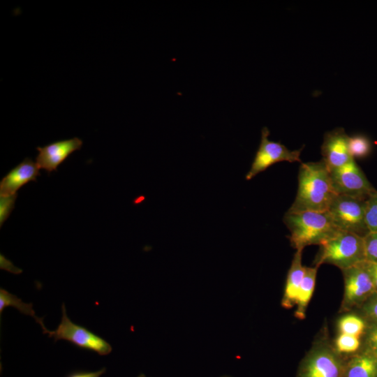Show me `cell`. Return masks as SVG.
Segmentation results:
<instances>
[{
  "mask_svg": "<svg viewBox=\"0 0 377 377\" xmlns=\"http://www.w3.org/2000/svg\"><path fill=\"white\" fill-rule=\"evenodd\" d=\"M363 339L364 337L338 333L332 343L336 351L346 359L362 349Z\"/></svg>",
  "mask_w": 377,
  "mask_h": 377,
  "instance_id": "e0dca14e",
  "label": "cell"
},
{
  "mask_svg": "<svg viewBox=\"0 0 377 377\" xmlns=\"http://www.w3.org/2000/svg\"><path fill=\"white\" fill-rule=\"evenodd\" d=\"M283 223L290 232V244L296 251H303L309 245L320 246L340 230L327 212H286Z\"/></svg>",
  "mask_w": 377,
  "mask_h": 377,
  "instance_id": "7a4b0ae2",
  "label": "cell"
},
{
  "mask_svg": "<svg viewBox=\"0 0 377 377\" xmlns=\"http://www.w3.org/2000/svg\"><path fill=\"white\" fill-rule=\"evenodd\" d=\"M363 266L369 275L377 293V263L364 261Z\"/></svg>",
  "mask_w": 377,
  "mask_h": 377,
  "instance_id": "d4e9b609",
  "label": "cell"
},
{
  "mask_svg": "<svg viewBox=\"0 0 377 377\" xmlns=\"http://www.w3.org/2000/svg\"><path fill=\"white\" fill-rule=\"evenodd\" d=\"M366 261L377 263V233L369 232L364 237Z\"/></svg>",
  "mask_w": 377,
  "mask_h": 377,
  "instance_id": "7402d4cb",
  "label": "cell"
},
{
  "mask_svg": "<svg viewBox=\"0 0 377 377\" xmlns=\"http://www.w3.org/2000/svg\"><path fill=\"white\" fill-rule=\"evenodd\" d=\"M348 140L349 136L343 128H337L325 133L321 154L329 170L353 159L349 152Z\"/></svg>",
  "mask_w": 377,
  "mask_h": 377,
  "instance_id": "30bf717a",
  "label": "cell"
},
{
  "mask_svg": "<svg viewBox=\"0 0 377 377\" xmlns=\"http://www.w3.org/2000/svg\"><path fill=\"white\" fill-rule=\"evenodd\" d=\"M337 194L367 199L376 191L355 159L329 170Z\"/></svg>",
  "mask_w": 377,
  "mask_h": 377,
  "instance_id": "9c48e42d",
  "label": "cell"
},
{
  "mask_svg": "<svg viewBox=\"0 0 377 377\" xmlns=\"http://www.w3.org/2000/svg\"><path fill=\"white\" fill-rule=\"evenodd\" d=\"M363 263L341 270L343 277L344 290L339 313H346L359 309L376 294Z\"/></svg>",
  "mask_w": 377,
  "mask_h": 377,
  "instance_id": "52a82bcc",
  "label": "cell"
},
{
  "mask_svg": "<svg viewBox=\"0 0 377 377\" xmlns=\"http://www.w3.org/2000/svg\"><path fill=\"white\" fill-rule=\"evenodd\" d=\"M346 359L339 354L323 327L301 360L295 377H341Z\"/></svg>",
  "mask_w": 377,
  "mask_h": 377,
  "instance_id": "3957f363",
  "label": "cell"
},
{
  "mask_svg": "<svg viewBox=\"0 0 377 377\" xmlns=\"http://www.w3.org/2000/svg\"><path fill=\"white\" fill-rule=\"evenodd\" d=\"M336 193L329 170L321 159L302 163L298 172V188L286 212H327Z\"/></svg>",
  "mask_w": 377,
  "mask_h": 377,
  "instance_id": "6da1fadb",
  "label": "cell"
},
{
  "mask_svg": "<svg viewBox=\"0 0 377 377\" xmlns=\"http://www.w3.org/2000/svg\"><path fill=\"white\" fill-rule=\"evenodd\" d=\"M105 371L106 369L105 367L96 371H74L66 377H101Z\"/></svg>",
  "mask_w": 377,
  "mask_h": 377,
  "instance_id": "484cf974",
  "label": "cell"
},
{
  "mask_svg": "<svg viewBox=\"0 0 377 377\" xmlns=\"http://www.w3.org/2000/svg\"><path fill=\"white\" fill-rule=\"evenodd\" d=\"M61 320L54 331L42 326L43 333L47 334L54 341H67L77 348L93 351L99 355H107L112 350L111 345L103 338L71 320L66 313L65 304L61 306Z\"/></svg>",
  "mask_w": 377,
  "mask_h": 377,
  "instance_id": "5b68a950",
  "label": "cell"
},
{
  "mask_svg": "<svg viewBox=\"0 0 377 377\" xmlns=\"http://www.w3.org/2000/svg\"><path fill=\"white\" fill-rule=\"evenodd\" d=\"M39 175V168L36 163L29 158H26L2 178L0 182V195L16 194L22 186L30 181L36 182V177Z\"/></svg>",
  "mask_w": 377,
  "mask_h": 377,
  "instance_id": "7c38bea8",
  "label": "cell"
},
{
  "mask_svg": "<svg viewBox=\"0 0 377 377\" xmlns=\"http://www.w3.org/2000/svg\"><path fill=\"white\" fill-rule=\"evenodd\" d=\"M17 194L3 196L0 195V226L6 221L15 207V202Z\"/></svg>",
  "mask_w": 377,
  "mask_h": 377,
  "instance_id": "603a6c76",
  "label": "cell"
},
{
  "mask_svg": "<svg viewBox=\"0 0 377 377\" xmlns=\"http://www.w3.org/2000/svg\"><path fill=\"white\" fill-rule=\"evenodd\" d=\"M353 312L361 316L368 325H377V293Z\"/></svg>",
  "mask_w": 377,
  "mask_h": 377,
  "instance_id": "44dd1931",
  "label": "cell"
},
{
  "mask_svg": "<svg viewBox=\"0 0 377 377\" xmlns=\"http://www.w3.org/2000/svg\"><path fill=\"white\" fill-rule=\"evenodd\" d=\"M365 221L369 232L377 233V191L366 200Z\"/></svg>",
  "mask_w": 377,
  "mask_h": 377,
  "instance_id": "ffe728a7",
  "label": "cell"
},
{
  "mask_svg": "<svg viewBox=\"0 0 377 377\" xmlns=\"http://www.w3.org/2000/svg\"><path fill=\"white\" fill-rule=\"evenodd\" d=\"M269 130L265 126L261 131V139L251 166L245 176L251 180L258 174L265 171L272 165L281 162H301L300 154L303 147L290 150L279 142L269 140Z\"/></svg>",
  "mask_w": 377,
  "mask_h": 377,
  "instance_id": "ba28073f",
  "label": "cell"
},
{
  "mask_svg": "<svg viewBox=\"0 0 377 377\" xmlns=\"http://www.w3.org/2000/svg\"><path fill=\"white\" fill-rule=\"evenodd\" d=\"M338 333L364 337L368 325L366 320L355 312L345 313L337 321Z\"/></svg>",
  "mask_w": 377,
  "mask_h": 377,
  "instance_id": "2e32d148",
  "label": "cell"
},
{
  "mask_svg": "<svg viewBox=\"0 0 377 377\" xmlns=\"http://www.w3.org/2000/svg\"><path fill=\"white\" fill-rule=\"evenodd\" d=\"M363 348L377 356V325H368L363 339Z\"/></svg>",
  "mask_w": 377,
  "mask_h": 377,
  "instance_id": "cb8c5ba5",
  "label": "cell"
},
{
  "mask_svg": "<svg viewBox=\"0 0 377 377\" xmlns=\"http://www.w3.org/2000/svg\"><path fill=\"white\" fill-rule=\"evenodd\" d=\"M82 140L78 138L63 140L52 142L44 147H38L36 164L39 169L47 172L56 171L57 167L63 163L73 152L80 149Z\"/></svg>",
  "mask_w": 377,
  "mask_h": 377,
  "instance_id": "8fae6325",
  "label": "cell"
},
{
  "mask_svg": "<svg viewBox=\"0 0 377 377\" xmlns=\"http://www.w3.org/2000/svg\"><path fill=\"white\" fill-rule=\"evenodd\" d=\"M221 377H230V376H223Z\"/></svg>",
  "mask_w": 377,
  "mask_h": 377,
  "instance_id": "83f0119b",
  "label": "cell"
},
{
  "mask_svg": "<svg viewBox=\"0 0 377 377\" xmlns=\"http://www.w3.org/2000/svg\"><path fill=\"white\" fill-rule=\"evenodd\" d=\"M348 147L350 154L353 159L368 156L372 149L371 142L363 135L349 136Z\"/></svg>",
  "mask_w": 377,
  "mask_h": 377,
  "instance_id": "d6986e66",
  "label": "cell"
},
{
  "mask_svg": "<svg viewBox=\"0 0 377 377\" xmlns=\"http://www.w3.org/2000/svg\"><path fill=\"white\" fill-rule=\"evenodd\" d=\"M302 251L297 250L288 272L281 300V306L285 309H291L296 304L305 269V267L302 263Z\"/></svg>",
  "mask_w": 377,
  "mask_h": 377,
  "instance_id": "5bb4252c",
  "label": "cell"
},
{
  "mask_svg": "<svg viewBox=\"0 0 377 377\" xmlns=\"http://www.w3.org/2000/svg\"><path fill=\"white\" fill-rule=\"evenodd\" d=\"M13 306L16 308L20 313L32 316L37 322L39 319L35 314L32 304L22 302L16 295L11 294L5 289L0 288V314L1 315L5 308Z\"/></svg>",
  "mask_w": 377,
  "mask_h": 377,
  "instance_id": "ac0fdd59",
  "label": "cell"
},
{
  "mask_svg": "<svg viewBox=\"0 0 377 377\" xmlns=\"http://www.w3.org/2000/svg\"><path fill=\"white\" fill-rule=\"evenodd\" d=\"M138 377H146L144 374H140Z\"/></svg>",
  "mask_w": 377,
  "mask_h": 377,
  "instance_id": "4316f807",
  "label": "cell"
},
{
  "mask_svg": "<svg viewBox=\"0 0 377 377\" xmlns=\"http://www.w3.org/2000/svg\"><path fill=\"white\" fill-rule=\"evenodd\" d=\"M341 377H377V356L362 348L346 359Z\"/></svg>",
  "mask_w": 377,
  "mask_h": 377,
  "instance_id": "4fadbf2b",
  "label": "cell"
},
{
  "mask_svg": "<svg viewBox=\"0 0 377 377\" xmlns=\"http://www.w3.org/2000/svg\"><path fill=\"white\" fill-rule=\"evenodd\" d=\"M366 200L337 194L327 212L339 230L364 237L369 232L365 221Z\"/></svg>",
  "mask_w": 377,
  "mask_h": 377,
  "instance_id": "8992f818",
  "label": "cell"
},
{
  "mask_svg": "<svg viewBox=\"0 0 377 377\" xmlns=\"http://www.w3.org/2000/svg\"><path fill=\"white\" fill-rule=\"evenodd\" d=\"M366 261L364 237L339 230L330 239L320 245L314 266L323 264L334 265L341 270Z\"/></svg>",
  "mask_w": 377,
  "mask_h": 377,
  "instance_id": "277c9868",
  "label": "cell"
},
{
  "mask_svg": "<svg viewBox=\"0 0 377 377\" xmlns=\"http://www.w3.org/2000/svg\"><path fill=\"white\" fill-rule=\"evenodd\" d=\"M318 268L316 266L305 267L295 304V316L297 319L303 320L306 318V309L315 288Z\"/></svg>",
  "mask_w": 377,
  "mask_h": 377,
  "instance_id": "9a60e30c",
  "label": "cell"
}]
</instances>
